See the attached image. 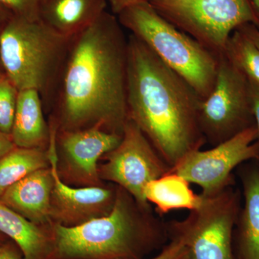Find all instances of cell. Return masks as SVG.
Here are the masks:
<instances>
[{"label": "cell", "mask_w": 259, "mask_h": 259, "mask_svg": "<svg viewBox=\"0 0 259 259\" xmlns=\"http://www.w3.org/2000/svg\"><path fill=\"white\" fill-rule=\"evenodd\" d=\"M122 136L100 127L58 131L56 148L59 175L82 187L101 186L98 162L120 144Z\"/></svg>", "instance_id": "obj_12"}, {"label": "cell", "mask_w": 259, "mask_h": 259, "mask_svg": "<svg viewBox=\"0 0 259 259\" xmlns=\"http://www.w3.org/2000/svg\"><path fill=\"white\" fill-rule=\"evenodd\" d=\"M0 259H24V257L18 245L9 240L0 245Z\"/></svg>", "instance_id": "obj_24"}, {"label": "cell", "mask_w": 259, "mask_h": 259, "mask_svg": "<svg viewBox=\"0 0 259 259\" xmlns=\"http://www.w3.org/2000/svg\"><path fill=\"white\" fill-rule=\"evenodd\" d=\"M250 97H251L252 105H253V114L255 117V125L258 134V144L259 146V84L250 81ZM259 166V158L257 161Z\"/></svg>", "instance_id": "obj_25"}, {"label": "cell", "mask_w": 259, "mask_h": 259, "mask_svg": "<svg viewBox=\"0 0 259 259\" xmlns=\"http://www.w3.org/2000/svg\"><path fill=\"white\" fill-rule=\"evenodd\" d=\"M19 90L3 73L0 74V131L10 134L13 127Z\"/></svg>", "instance_id": "obj_21"}, {"label": "cell", "mask_w": 259, "mask_h": 259, "mask_svg": "<svg viewBox=\"0 0 259 259\" xmlns=\"http://www.w3.org/2000/svg\"><path fill=\"white\" fill-rule=\"evenodd\" d=\"M252 9L254 11L255 14L259 19V0H248Z\"/></svg>", "instance_id": "obj_30"}, {"label": "cell", "mask_w": 259, "mask_h": 259, "mask_svg": "<svg viewBox=\"0 0 259 259\" xmlns=\"http://www.w3.org/2000/svg\"><path fill=\"white\" fill-rule=\"evenodd\" d=\"M16 146L13 143L11 136L0 131V158L10 152Z\"/></svg>", "instance_id": "obj_28"}, {"label": "cell", "mask_w": 259, "mask_h": 259, "mask_svg": "<svg viewBox=\"0 0 259 259\" xmlns=\"http://www.w3.org/2000/svg\"><path fill=\"white\" fill-rule=\"evenodd\" d=\"M201 100L182 76L139 38L129 35L128 119L171 168L206 144L199 124Z\"/></svg>", "instance_id": "obj_2"}, {"label": "cell", "mask_w": 259, "mask_h": 259, "mask_svg": "<svg viewBox=\"0 0 259 259\" xmlns=\"http://www.w3.org/2000/svg\"><path fill=\"white\" fill-rule=\"evenodd\" d=\"M103 157L105 162L98 168L100 180L115 184L140 205L151 208L144 196L145 187L169 173L171 168L132 120L126 122L120 144Z\"/></svg>", "instance_id": "obj_9"}, {"label": "cell", "mask_w": 259, "mask_h": 259, "mask_svg": "<svg viewBox=\"0 0 259 259\" xmlns=\"http://www.w3.org/2000/svg\"><path fill=\"white\" fill-rule=\"evenodd\" d=\"M154 9L217 56L228 38L247 23L259 28V19L248 0H155Z\"/></svg>", "instance_id": "obj_7"}, {"label": "cell", "mask_w": 259, "mask_h": 259, "mask_svg": "<svg viewBox=\"0 0 259 259\" xmlns=\"http://www.w3.org/2000/svg\"><path fill=\"white\" fill-rule=\"evenodd\" d=\"M131 32L168 67L182 76L204 100L217 76L218 56L163 18L151 3H139L117 15Z\"/></svg>", "instance_id": "obj_5"}, {"label": "cell", "mask_w": 259, "mask_h": 259, "mask_svg": "<svg viewBox=\"0 0 259 259\" xmlns=\"http://www.w3.org/2000/svg\"><path fill=\"white\" fill-rule=\"evenodd\" d=\"M52 225L49 259H142L169 240L166 224L119 187L107 215L76 226Z\"/></svg>", "instance_id": "obj_3"}, {"label": "cell", "mask_w": 259, "mask_h": 259, "mask_svg": "<svg viewBox=\"0 0 259 259\" xmlns=\"http://www.w3.org/2000/svg\"><path fill=\"white\" fill-rule=\"evenodd\" d=\"M49 166L47 149L15 147L0 158V197L32 172Z\"/></svg>", "instance_id": "obj_19"}, {"label": "cell", "mask_w": 259, "mask_h": 259, "mask_svg": "<svg viewBox=\"0 0 259 259\" xmlns=\"http://www.w3.org/2000/svg\"><path fill=\"white\" fill-rule=\"evenodd\" d=\"M199 194L200 203L185 219L166 223L168 237L182 241L190 259H237L233 238L241 191L234 183L214 194Z\"/></svg>", "instance_id": "obj_6"}, {"label": "cell", "mask_w": 259, "mask_h": 259, "mask_svg": "<svg viewBox=\"0 0 259 259\" xmlns=\"http://www.w3.org/2000/svg\"><path fill=\"white\" fill-rule=\"evenodd\" d=\"M106 11L71 39L59 76L58 131L100 127L122 135L127 120L128 37Z\"/></svg>", "instance_id": "obj_1"}, {"label": "cell", "mask_w": 259, "mask_h": 259, "mask_svg": "<svg viewBox=\"0 0 259 259\" xmlns=\"http://www.w3.org/2000/svg\"><path fill=\"white\" fill-rule=\"evenodd\" d=\"M144 196L154 204L160 216L176 209H195L200 203V194L194 193L190 183L177 174L170 171L146 185Z\"/></svg>", "instance_id": "obj_18"}, {"label": "cell", "mask_w": 259, "mask_h": 259, "mask_svg": "<svg viewBox=\"0 0 259 259\" xmlns=\"http://www.w3.org/2000/svg\"><path fill=\"white\" fill-rule=\"evenodd\" d=\"M257 139L255 125L210 149L187 153L171 171L199 186L201 194L216 193L235 183L233 172L236 168L247 162L258 161Z\"/></svg>", "instance_id": "obj_10"}, {"label": "cell", "mask_w": 259, "mask_h": 259, "mask_svg": "<svg viewBox=\"0 0 259 259\" xmlns=\"http://www.w3.org/2000/svg\"><path fill=\"white\" fill-rule=\"evenodd\" d=\"M255 44L259 49V28L252 23H247L238 28Z\"/></svg>", "instance_id": "obj_27"}, {"label": "cell", "mask_w": 259, "mask_h": 259, "mask_svg": "<svg viewBox=\"0 0 259 259\" xmlns=\"http://www.w3.org/2000/svg\"><path fill=\"white\" fill-rule=\"evenodd\" d=\"M0 74H1V72H0Z\"/></svg>", "instance_id": "obj_32"}, {"label": "cell", "mask_w": 259, "mask_h": 259, "mask_svg": "<svg viewBox=\"0 0 259 259\" xmlns=\"http://www.w3.org/2000/svg\"><path fill=\"white\" fill-rule=\"evenodd\" d=\"M107 0H45L40 18L69 38L91 25L106 11Z\"/></svg>", "instance_id": "obj_16"}, {"label": "cell", "mask_w": 259, "mask_h": 259, "mask_svg": "<svg viewBox=\"0 0 259 259\" xmlns=\"http://www.w3.org/2000/svg\"><path fill=\"white\" fill-rule=\"evenodd\" d=\"M155 0H107L110 5L111 13L117 16L122 10L133 6V5L139 4L141 3H151Z\"/></svg>", "instance_id": "obj_26"}, {"label": "cell", "mask_w": 259, "mask_h": 259, "mask_svg": "<svg viewBox=\"0 0 259 259\" xmlns=\"http://www.w3.org/2000/svg\"><path fill=\"white\" fill-rule=\"evenodd\" d=\"M250 81L259 84V49L236 29L228 38L223 53Z\"/></svg>", "instance_id": "obj_20"}, {"label": "cell", "mask_w": 259, "mask_h": 259, "mask_svg": "<svg viewBox=\"0 0 259 259\" xmlns=\"http://www.w3.org/2000/svg\"><path fill=\"white\" fill-rule=\"evenodd\" d=\"M12 16L13 15L11 13L3 8V7L0 6V32Z\"/></svg>", "instance_id": "obj_29"}, {"label": "cell", "mask_w": 259, "mask_h": 259, "mask_svg": "<svg viewBox=\"0 0 259 259\" xmlns=\"http://www.w3.org/2000/svg\"><path fill=\"white\" fill-rule=\"evenodd\" d=\"M239 177L243 188L241 206L235 228L237 259H259V166L250 161L241 165Z\"/></svg>", "instance_id": "obj_14"}, {"label": "cell", "mask_w": 259, "mask_h": 259, "mask_svg": "<svg viewBox=\"0 0 259 259\" xmlns=\"http://www.w3.org/2000/svg\"><path fill=\"white\" fill-rule=\"evenodd\" d=\"M54 178L50 166L32 172L10 187L0 200L30 222L42 227L52 224L51 193Z\"/></svg>", "instance_id": "obj_13"}, {"label": "cell", "mask_w": 259, "mask_h": 259, "mask_svg": "<svg viewBox=\"0 0 259 259\" xmlns=\"http://www.w3.org/2000/svg\"><path fill=\"white\" fill-rule=\"evenodd\" d=\"M9 241V239H8L7 237H5L4 235L2 234L1 233H0V245L3 244V243H5V242Z\"/></svg>", "instance_id": "obj_31"}, {"label": "cell", "mask_w": 259, "mask_h": 259, "mask_svg": "<svg viewBox=\"0 0 259 259\" xmlns=\"http://www.w3.org/2000/svg\"><path fill=\"white\" fill-rule=\"evenodd\" d=\"M0 233L18 245L24 259H49L53 247L51 228L37 226L0 200Z\"/></svg>", "instance_id": "obj_17"}, {"label": "cell", "mask_w": 259, "mask_h": 259, "mask_svg": "<svg viewBox=\"0 0 259 259\" xmlns=\"http://www.w3.org/2000/svg\"><path fill=\"white\" fill-rule=\"evenodd\" d=\"M148 259H190V255L182 241L175 237H170L161 251L152 258Z\"/></svg>", "instance_id": "obj_23"}, {"label": "cell", "mask_w": 259, "mask_h": 259, "mask_svg": "<svg viewBox=\"0 0 259 259\" xmlns=\"http://www.w3.org/2000/svg\"><path fill=\"white\" fill-rule=\"evenodd\" d=\"M218 59L214 88L199 109L201 132L212 146L255 125L249 80L224 54Z\"/></svg>", "instance_id": "obj_8"}, {"label": "cell", "mask_w": 259, "mask_h": 259, "mask_svg": "<svg viewBox=\"0 0 259 259\" xmlns=\"http://www.w3.org/2000/svg\"><path fill=\"white\" fill-rule=\"evenodd\" d=\"M45 0H0V6L13 16L30 20H40V11Z\"/></svg>", "instance_id": "obj_22"}, {"label": "cell", "mask_w": 259, "mask_h": 259, "mask_svg": "<svg viewBox=\"0 0 259 259\" xmlns=\"http://www.w3.org/2000/svg\"><path fill=\"white\" fill-rule=\"evenodd\" d=\"M41 97L33 89L19 91L10 133L16 147L47 149L51 127L44 117Z\"/></svg>", "instance_id": "obj_15"}, {"label": "cell", "mask_w": 259, "mask_h": 259, "mask_svg": "<svg viewBox=\"0 0 259 259\" xmlns=\"http://www.w3.org/2000/svg\"><path fill=\"white\" fill-rule=\"evenodd\" d=\"M51 136L47 151L54 178L51 193V219L64 226H76L90 220L107 215L113 207L117 187H74L65 183L58 171L56 148L57 126L50 125Z\"/></svg>", "instance_id": "obj_11"}, {"label": "cell", "mask_w": 259, "mask_h": 259, "mask_svg": "<svg viewBox=\"0 0 259 259\" xmlns=\"http://www.w3.org/2000/svg\"><path fill=\"white\" fill-rule=\"evenodd\" d=\"M71 39L41 20L13 15L0 32V68L19 91L42 97L59 81Z\"/></svg>", "instance_id": "obj_4"}]
</instances>
